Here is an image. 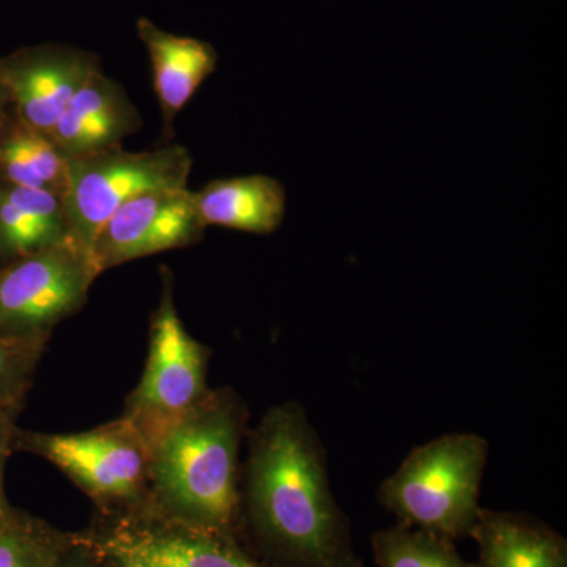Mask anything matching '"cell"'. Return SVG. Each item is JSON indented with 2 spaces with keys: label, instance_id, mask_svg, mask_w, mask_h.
<instances>
[{
  "label": "cell",
  "instance_id": "1",
  "mask_svg": "<svg viewBox=\"0 0 567 567\" xmlns=\"http://www.w3.org/2000/svg\"><path fill=\"white\" fill-rule=\"evenodd\" d=\"M240 539L270 567H364L331 492L322 442L298 402L270 406L248 432Z\"/></svg>",
  "mask_w": 567,
  "mask_h": 567
},
{
  "label": "cell",
  "instance_id": "2",
  "mask_svg": "<svg viewBox=\"0 0 567 567\" xmlns=\"http://www.w3.org/2000/svg\"><path fill=\"white\" fill-rule=\"evenodd\" d=\"M246 421L240 395L219 388L148 436V505L182 524L240 537Z\"/></svg>",
  "mask_w": 567,
  "mask_h": 567
},
{
  "label": "cell",
  "instance_id": "3",
  "mask_svg": "<svg viewBox=\"0 0 567 567\" xmlns=\"http://www.w3.org/2000/svg\"><path fill=\"white\" fill-rule=\"evenodd\" d=\"M488 445L476 434H446L415 447L380 484L383 507L406 527L457 540L472 535Z\"/></svg>",
  "mask_w": 567,
  "mask_h": 567
},
{
  "label": "cell",
  "instance_id": "4",
  "mask_svg": "<svg viewBox=\"0 0 567 567\" xmlns=\"http://www.w3.org/2000/svg\"><path fill=\"white\" fill-rule=\"evenodd\" d=\"M13 451L61 470L99 513L134 509L151 498L147 443L125 417L74 434L18 427Z\"/></svg>",
  "mask_w": 567,
  "mask_h": 567
},
{
  "label": "cell",
  "instance_id": "5",
  "mask_svg": "<svg viewBox=\"0 0 567 567\" xmlns=\"http://www.w3.org/2000/svg\"><path fill=\"white\" fill-rule=\"evenodd\" d=\"M100 567H270L238 536L192 527L151 505L99 513L71 532Z\"/></svg>",
  "mask_w": 567,
  "mask_h": 567
},
{
  "label": "cell",
  "instance_id": "6",
  "mask_svg": "<svg viewBox=\"0 0 567 567\" xmlns=\"http://www.w3.org/2000/svg\"><path fill=\"white\" fill-rule=\"evenodd\" d=\"M192 169V153L178 144L148 152L118 145L69 159L63 204L71 244L91 256L96 235L123 204L155 189L188 188Z\"/></svg>",
  "mask_w": 567,
  "mask_h": 567
},
{
  "label": "cell",
  "instance_id": "7",
  "mask_svg": "<svg viewBox=\"0 0 567 567\" xmlns=\"http://www.w3.org/2000/svg\"><path fill=\"white\" fill-rule=\"evenodd\" d=\"M212 350L186 330L174 298V276L162 268V293L151 319L148 357L122 417L147 440L203 401Z\"/></svg>",
  "mask_w": 567,
  "mask_h": 567
},
{
  "label": "cell",
  "instance_id": "8",
  "mask_svg": "<svg viewBox=\"0 0 567 567\" xmlns=\"http://www.w3.org/2000/svg\"><path fill=\"white\" fill-rule=\"evenodd\" d=\"M100 274L71 241L0 267V336H51L80 312Z\"/></svg>",
  "mask_w": 567,
  "mask_h": 567
},
{
  "label": "cell",
  "instance_id": "9",
  "mask_svg": "<svg viewBox=\"0 0 567 567\" xmlns=\"http://www.w3.org/2000/svg\"><path fill=\"white\" fill-rule=\"evenodd\" d=\"M205 230L192 189H155L123 204L107 219L91 256L102 275L142 257L199 244Z\"/></svg>",
  "mask_w": 567,
  "mask_h": 567
},
{
  "label": "cell",
  "instance_id": "10",
  "mask_svg": "<svg viewBox=\"0 0 567 567\" xmlns=\"http://www.w3.org/2000/svg\"><path fill=\"white\" fill-rule=\"evenodd\" d=\"M99 70V55L69 44H37L0 58V80L9 89L11 110L48 134L82 84Z\"/></svg>",
  "mask_w": 567,
  "mask_h": 567
},
{
  "label": "cell",
  "instance_id": "11",
  "mask_svg": "<svg viewBox=\"0 0 567 567\" xmlns=\"http://www.w3.org/2000/svg\"><path fill=\"white\" fill-rule=\"evenodd\" d=\"M142 117L118 82L93 73L71 99L51 136L66 159L118 147L140 132Z\"/></svg>",
  "mask_w": 567,
  "mask_h": 567
},
{
  "label": "cell",
  "instance_id": "12",
  "mask_svg": "<svg viewBox=\"0 0 567 567\" xmlns=\"http://www.w3.org/2000/svg\"><path fill=\"white\" fill-rule=\"evenodd\" d=\"M136 29L151 58L153 89L162 107L164 134L171 140L178 112L218 66V52L207 41L163 31L147 18H140Z\"/></svg>",
  "mask_w": 567,
  "mask_h": 567
},
{
  "label": "cell",
  "instance_id": "13",
  "mask_svg": "<svg viewBox=\"0 0 567 567\" xmlns=\"http://www.w3.org/2000/svg\"><path fill=\"white\" fill-rule=\"evenodd\" d=\"M470 536L480 548L475 567H567L565 537L528 514L481 507Z\"/></svg>",
  "mask_w": 567,
  "mask_h": 567
},
{
  "label": "cell",
  "instance_id": "14",
  "mask_svg": "<svg viewBox=\"0 0 567 567\" xmlns=\"http://www.w3.org/2000/svg\"><path fill=\"white\" fill-rule=\"evenodd\" d=\"M65 241L62 196L0 181V267Z\"/></svg>",
  "mask_w": 567,
  "mask_h": 567
},
{
  "label": "cell",
  "instance_id": "15",
  "mask_svg": "<svg viewBox=\"0 0 567 567\" xmlns=\"http://www.w3.org/2000/svg\"><path fill=\"white\" fill-rule=\"evenodd\" d=\"M194 200L205 226L240 233H275L286 215V189L268 175L213 181Z\"/></svg>",
  "mask_w": 567,
  "mask_h": 567
},
{
  "label": "cell",
  "instance_id": "16",
  "mask_svg": "<svg viewBox=\"0 0 567 567\" xmlns=\"http://www.w3.org/2000/svg\"><path fill=\"white\" fill-rule=\"evenodd\" d=\"M0 181L65 196L69 159L51 134L11 110L0 122Z\"/></svg>",
  "mask_w": 567,
  "mask_h": 567
},
{
  "label": "cell",
  "instance_id": "17",
  "mask_svg": "<svg viewBox=\"0 0 567 567\" xmlns=\"http://www.w3.org/2000/svg\"><path fill=\"white\" fill-rule=\"evenodd\" d=\"M371 544L379 567H475L453 540L402 524L374 533Z\"/></svg>",
  "mask_w": 567,
  "mask_h": 567
},
{
  "label": "cell",
  "instance_id": "18",
  "mask_svg": "<svg viewBox=\"0 0 567 567\" xmlns=\"http://www.w3.org/2000/svg\"><path fill=\"white\" fill-rule=\"evenodd\" d=\"M69 543L70 532L14 507L0 528V567H51Z\"/></svg>",
  "mask_w": 567,
  "mask_h": 567
},
{
  "label": "cell",
  "instance_id": "19",
  "mask_svg": "<svg viewBox=\"0 0 567 567\" xmlns=\"http://www.w3.org/2000/svg\"><path fill=\"white\" fill-rule=\"evenodd\" d=\"M51 336H0V406L24 405Z\"/></svg>",
  "mask_w": 567,
  "mask_h": 567
},
{
  "label": "cell",
  "instance_id": "20",
  "mask_svg": "<svg viewBox=\"0 0 567 567\" xmlns=\"http://www.w3.org/2000/svg\"><path fill=\"white\" fill-rule=\"evenodd\" d=\"M22 406L24 405L0 406V528L6 525L14 509L6 494V466L14 453L13 440Z\"/></svg>",
  "mask_w": 567,
  "mask_h": 567
},
{
  "label": "cell",
  "instance_id": "21",
  "mask_svg": "<svg viewBox=\"0 0 567 567\" xmlns=\"http://www.w3.org/2000/svg\"><path fill=\"white\" fill-rule=\"evenodd\" d=\"M51 567H100L91 551L74 539L70 532V543Z\"/></svg>",
  "mask_w": 567,
  "mask_h": 567
},
{
  "label": "cell",
  "instance_id": "22",
  "mask_svg": "<svg viewBox=\"0 0 567 567\" xmlns=\"http://www.w3.org/2000/svg\"><path fill=\"white\" fill-rule=\"evenodd\" d=\"M11 111V96L9 89L3 84V81L0 80V122L9 115Z\"/></svg>",
  "mask_w": 567,
  "mask_h": 567
}]
</instances>
